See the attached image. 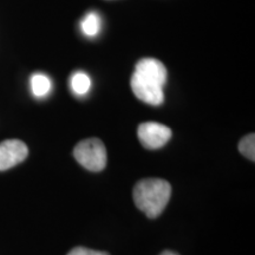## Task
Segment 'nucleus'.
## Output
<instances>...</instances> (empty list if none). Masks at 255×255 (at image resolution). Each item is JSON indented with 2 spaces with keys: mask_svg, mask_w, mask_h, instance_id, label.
<instances>
[{
  "mask_svg": "<svg viewBox=\"0 0 255 255\" xmlns=\"http://www.w3.org/2000/svg\"><path fill=\"white\" fill-rule=\"evenodd\" d=\"M171 196V186L162 178H145L139 181L133 189V201L148 218L162 214Z\"/></svg>",
  "mask_w": 255,
  "mask_h": 255,
  "instance_id": "nucleus-1",
  "label": "nucleus"
},
{
  "mask_svg": "<svg viewBox=\"0 0 255 255\" xmlns=\"http://www.w3.org/2000/svg\"><path fill=\"white\" fill-rule=\"evenodd\" d=\"M73 156L82 167L95 173L103 170L107 165V150L103 142L98 138H88L79 142L75 146Z\"/></svg>",
  "mask_w": 255,
  "mask_h": 255,
  "instance_id": "nucleus-2",
  "label": "nucleus"
},
{
  "mask_svg": "<svg viewBox=\"0 0 255 255\" xmlns=\"http://www.w3.org/2000/svg\"><path fill=\"white\" fill-rule=\"evenodd\" d=\"M137 135L144 148L156 150L169 142L171 138V130L158 122H144L139 124Z\"/></svg>",
  "mask_w": 255,
  "mask_h": 255,
  "instance_id": "nucleus-3",
  "label": "nucleus"
},
{
  "mask_svg": "<svg viewBox=\"0 0 255 255\" xmlns=\"http://www.w3.org/2000/svg\"><path fill=\"white\" fill-rule=\"evenodd\" d=\"M131 89L138 100L151 105H161L164 102L163 85L133 72Z\"/></svg>",
  "mask_w": 255,
  "mask_h": 255,
  "instance_id": "nucleus-4",
  "label": "nucleus"
},
{
  "mask_svg": "<svg viewBox=\"0 0 255 255\" xmlns=\"http://www.w3.org/2000/svg\"><path fill=\"white\" fill-rule=\"evenodd\" d=\"M28 155L27 145L19 139H7L0 143V171L20 164Z\"/></svg>",
  "mask_w": 255,
  "mask_h": 255,
  "instance_id": "nucleus-5",
  "label": "nucleus"
},
{
  "mask_svg": "<svg viewBox=\"0 0 255 255\" xmlns=\"http://www.w3.org/2000/svg\"><path fill=\"white\" fill-rule=\"evenodd\" d=\"M135 72L143 76V77L151 79V81L163 85V87L167 83V69H165L163 63L155 58H144L139 60L136 64Z\"/></svg>",
  "mask_w": 255,
  "mask_h": 255,
  "instance_id": "nucleus-6",
  "label": "nucleus"
},
{
  "mask_svg": "<svg viewBox=\"0 0 255 255\" xmlns=\"http://www.w3.org/2000/svg\"><path fill=\"white\" fill-rule=\"evenodd\" d=\"M31 90L38 98H43L52 90V82L44 73H34L31 77Z\"/></svg>",
  "mask_w": 255,
  "mask_h": 255,
  "instance_id": "nucleus-7",
  "label": "nucleus"
},
{
  "mask_svg": "<svg viewBox=\"0 0 255 255\" xmlns=\"http://www.w3.org/2000/svg\"><path fill=\"white\" fill-rule=\"evenodd\" d=\"M70 88L77 96L87 95L91 89V79L85 72H75L70 78Z\"/></svg>",
  "mask_w": 255,
  "mask_h": 255,
  "instance_id": "nucleus-8",
  "label": "nucleus"
},
{
  "mask_svg": "<svg viewBox=\"0 0 255 255\" xmlns=\"http://www.w3.org/2000/svg\"><path fill=\"white\" fill-rule=\"evenodd\" d=\"M81 30L87 37H96L101 31V18L95 12L85 15L81 23Z\"/></svg>",
  "mask_w": 255,
  "mask_h": 255,
  "instance_id": "nucleus-9",
  "label": "nucleus"
},
{
  "mask_svg": "<svg viewBox=\"0 0 255 255\" xmlns=\"http://www.w3.org/2000/svg\"><path fill=\"white\" fill-rule=\"evenodd\" d=\"M239 151L245 157L254 162L255 159V135L250 133V135L245 136L244 138L239 142Z\"/></svg>",
  "mask_w": 255,
  "mask_h": 255,
  "instance_id": "nucleus-10",
  "label": "nucleus"
},
{
  "mask_svg": "<svg viewBox=\"0 0 255 255\" xmlns=\"http://www.w3.org/2000/svg\"><path fill=\"white\" fill-rule=\"evenodd\" d=\"M68 255H109L107 252H101V251H94L90 248L85 247H75L68 253Z\"/></svg>",
  "mask_w": 255,
  "mask_h": 255,
  "instance_id": "nucleus-11",
  "label": "nucleus"
},
{
  "mask_svg": "<svg viewBox=\"0 0 255 255\" xmlns=\"http://www.w3.org/2000/svg\"><path fill=\"white\" fill-rule=\"evenodd\" d=\"M159 255H178V254L175 253V252H171V251H164V252H162Z\"/></svg>",
  "mask_w": 255,
  "mask_h": 255,
  "instance_id": "nucleus-12",
  "label": "nucleus"
}]
</instances>
